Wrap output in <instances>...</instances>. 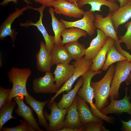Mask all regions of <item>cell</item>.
<instances>
[{
    "mask_svg": "<svg viewBox=\"0 0 131 131\" xmlns=\"http://www.w3.org/2000/svg\"><path fill=\"white\" fill-rule=\"evenodd\" d=\"M115 41L109 37L106 44L99 50L93 60L90 69L91 71L96 72L102 69L106 59L107 52L110 47L114 44Z\"/></svg>",
    "mask_w": 131,
    "mask_h": 131,
    "instance_id": "7402d4cb",
    "label": "cell"
},
{
    "mask_svg": "<svg viewBox=\"0 0 131 131\" xmlns=\"http://www.w3.org/2000/svg\"><path fill=\"white\" fill-rule=\"evenodd\" d=\"M120 5V7H122L131 4V0H118Z\"/></svg>",
    "mask_w": 131,
    "mask_h": 131,
    "instance_id": "ab89813d",
    "label": "cell"
},
{
    "mask_svg": "<svg viewBox=\"0 0 131 131\" xmlns=\"http://www.w3.org/2000/svg\"><path fill=\"white\" fill-rule=\"evenodd\" d=\"M55 82L54 77L50 71L46 72L44 76L34 79L33 90L36 93H56L58 89Z\"/></svg>",
    "mask_w": 131,
    "mask_h": 131,
    "instance_id": "8fae6325",
    "label": "cell"
},
{
    "mask_svg": "<svg viewBox=\"0 0 131 131\" xmlns=\"http://www.w3.org/2000/svg\"><path fill=\"white\" fill-rule=\"evenodd\" d=\"M114 45L117 50L122 55L127 58V60L131 63V55L123 49L120 45L118 41H115Z\"/></svg>",
    "mask_w": 131,
    "mask_h": 131,
    "instance_id": "e575fe53",
    "label": "cell"
},
{
    "mask_svg": "<svg viewBox=\"0 0 131 131\" xmlns=\"http://www.w3.org/2000/svg\"><path fill=\"white\" fill-rule=\"evenodd\" d=\"M83 80L81 76L73 89L66 94H63L59 102L57 103L58 106L61 108H67L72 104L76 97L78 91L82 85Z\"/></svg>",
    "mask_w": 131,
    "mask_h": 131,
    "instance_id": "d4e9b609",
    "label": "cell"
},
{
    "mask_svg": "<svg viewBox=\"0 0 131 131\" xmlns=\"http://www.w3.org/2000/svg\"><path fill=\"white\" fill-rule=\"evenodd\" d=\"M48 11L51 18V25L53 30L54 34L55 43L54 46L60 45L62 43L61 38V34L63 31L66 29L64 24L59 21L55 16L54 9L52 7L49 8Z\"/></svg>",
    "mask_w": 131,
    "mask_h": 131,
    "instance_id": "4316f807",
    "label": "cell"
},
{
    "mask_svg": "<svg viewBox=\"0 0 131 131\" xmlns=\"http://www.w3.org/2000/svg\"><path fill=\"white\" fill-rule=\"evenodd\" d=\"M115 66L114 64L109 67L105 75L98 81H91L90 84L94 92L95 104L99 110L108 105V98L111 90V84L115 71Z\"/></svg>",
    "mask_w": 131,
    "mask_h": 131,
    "instance_id": "6da1fadb",
    "label": "cell"
},
{
    "mask_svg": "<svg viewBox=\"0 0 131 131\" xmlns=\"http://www.w3.org/2000/svg\"><path fill=\"white\" fill-rule=\"evenodd\" d=\"M93 62L92 60H87L84 57L73 63L74 69L73 73L69 79L65 82L58 90L56 94L51 99L49 103L55 100V98L62 92H68L72 90V86L76 80L81 76L90 69Z\"/></svg>",
    "mask_w": 131,
    "mask_h": 131,
    "instance_id": "5b68a950",
    "label": "cell"
},
{
    "mask_svg": "<svg viewBox=\"0 0 131 131\" xmlns=\"http://www.w3.org/2000/svg\"><path fill=\"white\" fill-rule=\"evenodd\" d=\"M11 89L0 87V108L7 102Z\"/></svg>",
    "mask_w": 131,
    "mask_h": 131,
    "instance_id": "836d02e7",
    "label": "cell"
},
{
    "mask_svg": "<svg viewBox=\"0 0 131 131\" xmlns=\"http://www.w3.org/2000/svg\"><path fill=\"white\" fill-rule=\"evenodd\" d=\"M77 4L80 8L84 5L89 4L91 6L90 10L94 13L96 11L101 12V7L103 5L108 7L109 12L111 13L117 10L120 7L116 2L107 0H79Z\"/></svg>",
    "mask_w": 131,
    "mask_h": 131,
    "instance_id": "44dd1931",
    "label": "cell"
},
{
    "mask_svg": "<svg viewBox=\"0 0 131 131\" xmlns=\"http://www.w3.org/2000/svg\"><path fill=\"white\" fill-rule=\"evenodd\" d=\"M54 12L57 14H62L70 17L80 18L85 11L74 3H71L67 0H57L52 3Z\"/></svg>",
    "mask_w": 131,
    "mask_h": 131,
    "instance_id": "30bf717a",
    "label": "cell"
},
{
    "mask_svg": "<svg viewBox=\"0 0 131 131\" xmlns=\"http://www.w3.org/2000/svg\"><path fill=\"white\" fill-rule=\"evenodd\" d=\"M78 97H76L71 105L67 108L66 115L64 120V127L79 128L84 125L81 122L77 108Z\"/></svg>",
    "mask_w": 131,
    "mask_h": 131,
    "instance_id": "ffe728a7",
    "label": "cell"
},
{
    "mask_svg": "<svg viewBox=\"0 0 131 131\" xmlns=\"http://www.w3.org/2000/svg\"><path fill=\"white\" fill-rule=\"evenodd\" d=\"M88 34L85 31L79 28L72 27L69 29H65L62 32L61 36L63 37L62 44L78 41L82 37H86Z\"/></svg>",
    "mask_w": 131,
    "mask_h": 131,
    "instance_id": "484cf974",
    "label": "cell"
},
{
    "mask_svg": "<svg viewBox=\"0 0 131 131\" xmlns=\"http://www.w3.org/2000/svg\"><path fill=\"white\" fill-rule=\"evenodd\" d=\"M131 69V63L128 60L117 62L111 84V92L109 97L111 101L119 98V90L120 85L127 79Z\"/></svg>",
    "mask_w": 131,
    "mask_h": 131,
    "instance_id": "277c9868",
    "label": "cell"
},
{
    "mask_svg": "<svg viewBox=\"0 0 131 131\" xmlns=\"http://www.w3.org/2000/svg\"><path fill=\"white\" fill-rule=\"evenodd\" d=\"M102 73L100 70L93 72L90 69L81 76L83 82L82 88H80L77 92L78 96L83 98L90 106V110L92 113L96 116L102 119L105 118V115L103 114L96 107L93 102L94 97L93 89L91 85V79L94 76L101 74Z\"/></svg>",
    "mask_w": 131,
    "mask_h": 131,
    "instance_id": "3957f363",
    "label": "cell"
},
{
    "mask_svg": "<svg viewBox=\"0 0 131 131\" xmlns=\"http://www.w3.org/2000/svg\"><path fill=\"white\" fill-rule=\"evenodd\" d=\"M97 35L91 41L89 46L86 49L85 59L87 60L93 59L99 50L105 45L109 37L100 29H97Z\"/></svg>",
    "mask_w": 131,
    "mask_h": 131,
    "instance_id": "9a60e30c",
    "label": "cell"
},
{
    "mask_svg": "<svg viewBox=\"0 0 131 131\" xmlns=\"http://www.w3.org/2000/svg\"><path fill=\"white\" fill-rule=\"evenodd\" d=\"M85 130V127L83 126L79 128H71L64 127L60 131H82Z\"/></svg>",
    "mask_w": 131,
    "mask_h": 131,
    "instance_id": "74e56055",
    "label": "cell"
},
{
    "mask_svg": "<svg viewBox=\"0 0 131 131\" xmlns=\"http://www.w3.org/2000/svg\"><path fill=\"white\" fill-rule=\"evenodd\" d=\"M23 98V97L17 96L14 98L18 106L17 108L15 110L16 113L27 122L35 131H44L40 128L39 123L34 117L32 108L24 103Z\"/></svg>",
    "mask_w": 131,
    "mask_h": 131,
    "instance_id": "5bb4252c",
    "label": "cell"
},
{
    "mask_svg": "<svg viewBox=\"0 0 131 131\" xmlns=\"http://www.w3.org/2000/svg\"><path fill=\"white\" fill-rule=\"evenodd\" d=\"M15 101L7 102L0 108V131H2L4 124L11 119H16L12 115L16 104Z\"/></svg>",
    "mask_w": 131,
    "mask_h": 131,
    "instance_id": "f546056e",
    "label": "cell"
},
{
    "mask_svg": "<svg viewBox=\"0 0 131 131\" xmlns=\"http://www.w3.org/2000/svg\"><path fill=\"white\" fill-rule=\"evenodd\" d=\"M31 0H28L29 1H30Z\"/></svg>",
    "mask_w": 131,
    "mask_h": 131,
    "instance_id": "f6af8a7d",
    "label": "cell"
},
{
    "mask_svg": "<svg viewBox=\"0 0 131 131\" xmlns=\"http://www.w3.org/2000/svg\"><path fill=\"white\" fill-rule=\"evenodd\" d=\"M46 7V6L42 5L41 7L37 8L36 11L39 12L40 16L39 19L36 23H34L31 21H28L24 23H21L19 25L21 26L25 27L31 26H34L37 27L43 36L46 49L50 52L54 46L55 40L54 36L49 34L42 23L43 12Z\"/></svg>",
    "mask_w": 131,
    "mask_h": 131,
    "instance_id": "7c38bea8",
    "label": "cell"
},
{
    "mask_svg": "<svg viewBox=\"0 0 131 131\" xmlns=\"http://www.w3.org/2000/svg\"><path fill=\"white\" fill-rule=\"evenodd\" d=\"M36 8H33L29 5L20 9L16 8L15 11L9 15L0 27V40H3L7 36H9L11 38L12 42L13 43L16 39L17 33L11 29V25L13 22L17 17L22 15L25 10L29 9L36 10Z\"/></svg>",
    "mask_w": 131,
    "mask_h": 131,
    "instance_id": "ba28073f",
    "label": "cell"
},
{
    "mask_svg": "<svg viewBox=\"0 0 131 131\" xmlns=\"http://www.w3.org/2000/svg\"><path fill=\"white\" fill-rule=\"evenodd\" d=\"M23 0L27 4L32 3L31 2L27 0ZM11 1L13 2L16 4H17V0H4L0 3V5L2 6H4L7 5L8 3Z\"/></svg>",
    "mask_w": 131,
    "mask_h": 131,
    "instance_id": "f35d334b",
    "label": "cell"
},
{
    "mask_svg": "<svg viewBox=\"0 0 131 131\" xmlns=\"http://www.w3.org/2000/svg\"><path fill=\"white\" fill-rule=\"evenodd\" d=\"M74 69V66L69 64H58L53 73L55 84L59 89L72 75Z\"/></svg>",
    "mask_w": 131,
    "mask_h": 131,
    "instance_id": "d6986e66",
    "label": "cell"
},
{
    "mask_svg": "<svg viewBox=\"0 0 131 131\" xmlns=\"http://www.w3.org/2000/svg\"><path fill=\"white\" fill-rule=\"evenodd\" d=\"M124 90L125 93L124 97L119 100H111L109 105L100 110L103 114L106 115L110 113L119 115L126 113L131 116V102L128 96V87H125Z\"/></svg>",
    "mask_w": 131,
    "mask_h": 131,
    "instance_id": "9c48e42d",
    "label": "cell"
},
{
    "mask_svg": "<svg viewBox=\"0 0 131 131\" xmlns=\"http://www.w3.org/2000/svg\"><path fill=\"white\" fill-rule=\"evenodd\" d=\"M95 15L94 24L96 27L101 30L106 35L115 41H118L119 38L112 21V13L109 12L105 17L98 13H96Z\"/></svg>",
    "mask_w": 131,
    "mask_h": 131,
    "instance_id": "4fadbf2b",
    "label": "cell"
},
{
    "mask_svg": "<svg viewBox=\"0 0 131 131\" xmlns=\"http://www.w3.org/2000/svg\"><path fill=\"white\" fill-rule=\"evenodd\" d=\"M20 124L15 127H4L3 131H35V130L24 119L20 120Z\"/></svg>",
    "mask_w": 131,
    "mask_h": 131,
    "instance_id": "1f68e13d",
    "label": "cell"
},
{
    "mask_svg": "<svg viewBox=\"0 0 131 131\" xmlns=\"http://www.w3.org/2000/svg\"><path fill=\"white\" fill-rule=\"evenodd\" d=\"M125 26L126 31L123 35L119 36L118 41L120 43H124L126 49L131 51V21L127 22Z\"/></svg>",
    "mask_w": 131,
    "mask_h": 131,
    "instance_id": "4dcf8cb0",
    "label": "cell"
},
{
    "mask_svg": "<svg viewBox=\"0 0 131 131\" xmlns=\"http://www.w3.org/2000/svg\"><path fill=\"white\" fill-rule=\"evenodd\" d=\"M122 126L121 129L123 131H131V118L128 121H125L120 119Z\"/></svg>",
    "mask_w": 131,
    "mask_h": 131,
    "instance_id": "d590c367",
    "label": "cell"
},
{
    "mask_svg": "<svg viewBox=\"0 0 131 131\" xmlns=\"http://www.w3.org/2000/svg\"><path fill=\"white\" fill-rule=\"evenodd\" d=\"M125 82L127 85H128L131 84V69L129 76Z\"/></svg>",
    "mask_w": 131,
    "mask_h": 131,
    "instance_id": "60d3db41",
    "label": "cell"
},
{
    "mask_svg": "<svg viewBox=\"0 0 131 131\" xmlns=\"http://www.w3.org/2000/svg\"><path fill=\"white\" fill-rule=\"evenodd\" d=\"M68 1L71 3H74L77 4V3L79 0H67Z\"/></svg>",
    "mask_w": 131,
    "mask_h": 131,
    "instance_id": "b9f144b4",
    "label": "cell"
},
{
    "mask_svg": "<svg viewBox=\"0 0 131 131\" xmlns=\"http://www.w3.org/2000/svg\"><path fill=\"white\" fill-rule=\"evenodd\" d=\"M106 59L102 69L103 71L107 70L114 63L120 61L127 60V58L120 53L116 49L114 44L109 49Z\"/></svg>",
    "mask_w": 131,
    "mask_h": 131,
    "instance_id": "f1b7e54d",
    "label": "cell"
},
{
    "mask_svg": "<svg viewBox=\"0 0 131 131\" xmlns=\"http://www.w3.org/2000/svg\"><path fill=\"white\" fill-rule=\"evenodd\" d=\"M129 95L128 97L129 99L131 101V86L129 90Z\"/></svg>",
    "mask_w": 131,
    "mask_h": 131,
    "instance_id": "7bdbcfd3",
    "label": "cell"
},
{
    "mask_svg": "<svg viewBox=\"0 0 131 131\" xmlns=\"http://www.w3.org/2000/svg\"><path fill=\"white\" fill-rule=\"evenodd\" d=\"M83 17L74 21H68L61 19L60 20L65 25L66 28L74 27L85 31L90 36H92L95 33L96 28L94 24L95 15L90 9L85 11Z\"/></svg>",
    "mask_w": 131,
    "mask_h": 131,
    "instance_id": "52a82bcc",
    "label": "cell"
},
{
    "mask_svg": "<svg viewBox=\"0 0 131 131\" xmlns=\"http://www.w3.org/2000/svg\"><path fill=\"white\" fill-rule=\"evenodd\" d=\"M37 69L42 72L50 71L53 66L50 52L46 48L45 42L41 41L39 50L36 55Z\"/></svg>",
    "mask_w": 131,
    "mask_h": 131,
    "instance_id": "2e32d148",
    "label": "cell"
},
{
    "mask_svg": "<svg viewBox=\"0 0 131 131\" xmlns=\"http://www.w3.org/2000/svg\"><path fill=\"white\" fill-rule=\"evenodd\" d=\"M77 97V108L80 122L82 124L84 125L90 122L99 123L103 121L92 113L83 98L79 96Z\"/></svg>",
    "mask_w": 131,
    "mask_h": 131,
    "instance_id": "ac0fdd59",
    "label": "cell"
},
{
    "mask_svg": "<svg viewBox=\"0 0 131 131\" xmlns=\"http://www.w3.org/2000/svg\"><path fill=\"white\" fill-rule=\"evenodd\" d=\"M107 0L113 2H116V1H118V0Z\"/></svg>",
    "mask_w": 131,
    "mask_h": 131,
    "instance_id": "ee69618b",
    "label": "cell"
},
{
    "mask_svg": "<svg viewBox=\"0 0 131 131\" xmlns=\"http://www.w3.org/2000/svg\"><path fill=\"white\" fill-rule=\"evenodd\" d=\"M57 0H34L36 2L42 4L43 5L48 7H52L53 2Z\"/></svg>",
    "mask_w": 131,
    "mask_h": 131,
    "instance_id": "8d00e7d4",
    "label": "cell"
},
{
    "mask_svg": "<svg viewBox=\"0 0 131 131\" xmlns=\"http://www.w3.org/2000/svg\"><path fill=\"white\" fill-rule=\"evenodd\" d=\"M32 71L28 68H20L13 67L7 74L8 82L12 84V86L7 102L17 96L26 97L29 94L26 89L27 81L31 75Z\"/></svg>",
    "mask_w": 131,
    "mask_h": 131,
    "instance_id": "7a4b0ae2",
    "label": "cell"
},
{
    "mask_svg": "<svg viewBox=\"0 0 131 131\" xmlns=\"http://www.w3.org/2000/svg\"><path fill=\"white\" fill-rule=\"evenodd\" d=\"M48 106L50 110V113L49 114L45 110L44 112L45 117L49 123L48 131H60L64 127V118L67 108L59 107L55 100L48 103Z\"/></svg>",
    "mask_w": 131,
    "mask_h": 131,
    "instance_id": "8992f818",
    "label": "cell"
},
{
    "mask_svg": "<svg viewBox=\"0 0 131 131\" xmlns=\"http://www.w3.org/2000/svg\"><path fill=\"white\" fill-rule=\"evenodd\" d=\"M26 103L29 105L35 112L37 116L39 124L43 127L48 131L49 124L47 122L43 112L45 106L49 102V100L40 102L29 94L25 97Z\"/></svg>",
    "mask_w": 131,
    "mask_h": 131,
    "instance_id": "e0dca14e",
    "label": "cell"
},
{
    "mask_svg": "<svg viewBox=\"0 0 131 131\" xmlns=\"http://www.w3.org/2000/svg\"><path fill=\"white\" fill-rule=\"evenodd\" d=\"M131 18V4L120 7L112 13L111 19L114 28L117 31L119 26Z\"/></svg>",
    "mask_w": 131,
    "mask_h": 131,
    "instance_id": "603a6c76",
    "label": "cell"
},
{
    "mask_svg": "<svg viewBox=\"0 0 131 131\" xmlns=\"http://www.w3.org/2000/svg\"><path fill=\"white\" fill-rule=\"evenodd\" d=\"M103 121L97 123L90 122L84 125L85 131H109L103 125Z\"/></svg>",
    "mask_w": 131,
    "mask_h": 131,
    "instance_id": "d6a6232c",
    "label": "cell"
},
{
    "mask_svg": "<svg viewBox=\"0 0 131 131\" xmlns=\"http://www.w3.org/2000/svg\"><path fill=\"white\" fill-rule=\"evenodd\" d=\"M50 53L53 65L58 64H69L72 60L64 44L54 46Z\"/></svg>",
    "mask_w": 131,
    "mask_h": 131,
    "instance_id": "cb8c5ba5",
    "label": "cell"
},
{
    "mask_svg": "<svg viewBox=\"0 0 131 131\" xmlns=\"http://www.w3.org/2000/svg\"><path fill=\"white\" fill-rule=\"evenodd\" d=\"M64 45L72 59L77 61L85 55L86 49L83 44L76 41L66 43Z\"/></svg>",
    "mask_w": 131,
    "mask_h": 131,
    "instance_id": "83f0119b",
    "label": "cell"
}]
</instances>
